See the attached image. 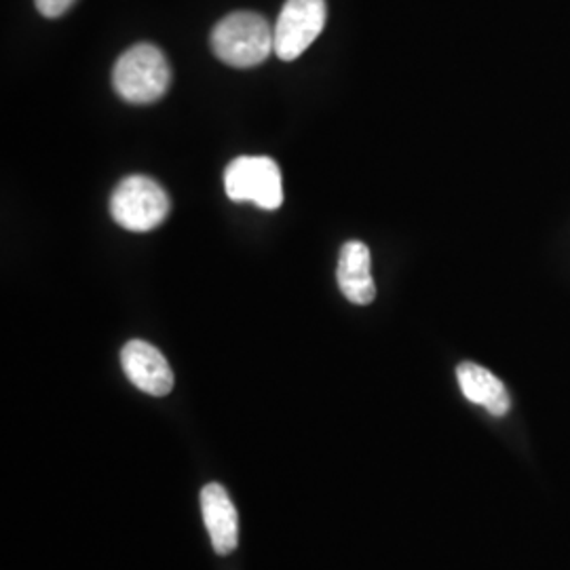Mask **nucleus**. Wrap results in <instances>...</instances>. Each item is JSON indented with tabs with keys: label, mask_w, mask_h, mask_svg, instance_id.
<instances>
[{
	"label": "nucleus",
	"mask_w": 570,
	"mask_h": 570,
	"mask_svg": "<svg viewBox=\"0 0 570 570\" xmlns=\"http://www.w3.org/2000/svg\"><path fill=\"white\" fill-rule=\"evenodd\" d=\"M212 49L218 60L233 68H254L275 53L273 26L252 11L230 13L216 23Z\"/></svg>",
	"instance_id": "obj_1"
},
{
	"label": "nucleus",
	"mask_w": 570,
	"mask_h": 570,
	"mask_svg": "<svg viewBox=\"0 0 570 570\" xmlns=\"http://www.w3.org/2000/svg\"><path fill=\"white\" fill-rule=\"evenodd\" d=\"M171 81V70L164 51L150 42L134 45L122 53L112 85L125 102L153 104L161 100Z\"/></svg>",
	"instance_id": "obj_2"
},
{
	"label": "nucleus",
	"mask_w": 570,
	"mask_h": 570,
	"mask_svg": "<svg viewBox=\"0 0 570 570\" xmlns=\"http://www.w3.org/2000/svg\"><path fill=\"white\" fill-rule=\"evenodd\" d=\"M110 214L117 225L146 233L164 223L169 214V197L161 184L148 176L125 178L110 197Z\"/></svg>",
	"instance_id": "obj_3"
},
{
	"label": "nucleus",
	"mask_w": 570,
	"mask_h": 570,
	"mask_svg": "<svg viewBox=\"0 0 570 570\" xmlns=\"http://www.w3.org/2000/svg\"><path fill=\"white\" fill-rule=\"evenodd\" d=\"M226 195L235 204L277 209L284 204L282 169L271 157H237L225 171Z\"/></svg>",
	"instance_id": "obj_4"
},
{
	"label": "nucleus",
	"mask_w": 570,
	"mask_h": 570,
	"mask_svg": "<svg viewBox=\"0 0 570 570\" xmlns=\"http://www.w3.org/2000/svg\"><path fill=\"white\" fill-rule=\"evenodd\" d=\"M327 20L326 0H287L273 26L275 56L298 60L322 35Z\"/></svg>",
	"instance_id": "obj_5"
},
{
	"label": "nucleus",
	"mask_w": 570,
	"mask_h": 570,
	"mask_svg": "<svg viewBox=\"0 0 570 570\" xmlns=\"http://www.w3.org/2000/svg\"><path fill=\"white\" fill-rule=\"evenodd\" d=\"M121 364L127 379L148 395L164 397L174 389V372L164 353L146 341H129L122 346Z\"/></svg>",
	"instance_id": "obj_6"
},
{
	"label": "nucleus",
	"mask_w": 570,
	"mask_h": 570,
	"mask_svg": "<svg viewBox=\"0 0 570 570\" xmlns=\"http://www.w3.org/2000/svg\"><path fill=\"white\" fill-rule=\"evenodd\" d=\"M202 513L216 553L228 556L239 543V515L225 487L212 482L202 490Z\"/></svg>",
	"instance_id": "obj_7"
},
{
	"label": "nucleus",
	"mask_w": 570,
	"mask_h": 570,
	"mask_svg": "<svg viewBox=\"0 0 570 570\" xmlns=\"http://www.w3.org/2000/svg\"><path fill=\"white\" fill-rule=\"evenodd\" d=\"M372 258L370 249L362 242H348L341 249L336 279L348 303L370 305L376 296V285L372 279Z\"/></svg>",
	"instance_id": "obj_8"
},
{
	"label": "nucleus",
	"mask_w": 570,
	"mask_h": 570,
	"mask_svg": "<svg viewBox=\"0 0 570 570\" xmlns=\"http://www.w3.org/2000/svg\"><path fill=\"white\" fill-rule=\"evenodd\" d=\"M456 379L469 402L487 407L492 416H505L510 412L511 397L508 389L487 367L463 362L456 367Z\"/></svg>",
	"instance_id": "obj_9"
},
{
	"label": "nucleus",
	"mask_w": 570,
	"mask_h": 570,
	"mask_svg": "<svg viewBox=\"0 0 570 570\" xmlns=\"http://www.w3.org/2000/svg\"><path fill=\"white\" fill-rule=\"evenodd\" d=\"M39 13L45 18H60L77 0H35Z\"/></svg>",
	"instance_id": "obj_10"
}]
</instances>
